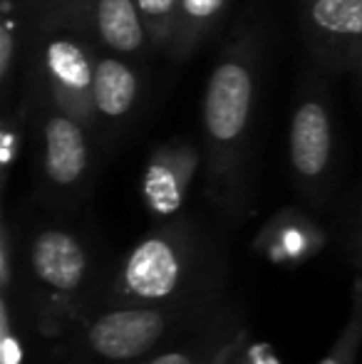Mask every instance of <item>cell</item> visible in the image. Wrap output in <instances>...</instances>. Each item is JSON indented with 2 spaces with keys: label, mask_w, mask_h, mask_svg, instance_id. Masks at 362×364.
Wrapping results in <instances>:
<instances>
[{
  "label": "cell",
  "mask_w": 362,
  "mask_h": 364,
  "mask_svg": "<svg viewBox=\"0 0 362 364\" xmlns=\"http://www.w3.org/2000/svg\"><path fill=\"white\" fill-rule=\"evenodd\" d=\"M33 5H35V18L82 25L87 30V13L92 0H33Z\"/></svg>",
  "instance_id": "cell-15"
},
{
  "label": "cell",
  "mask_w": 362,
  "mask_h": 364,
  "mask_svg": "<svg viewBox=\"0 0 362 364\" xmlns=\"http://www.w3.org/2000/svg\"><path fill=\"white\" fill-rule=\"evenodd\" d=\"M18 362H20V350L13 337H10L8 315L3 312V364H18Z\"/></svg>",
  "instance_id": "cell-16"
},
{
  "label": "cell",
  "mask_w": 362,
  "mask_h": 364,
  "mask_svg": "<svg viewBox=\"0 0 362 364\" xmlns=\"http://www.w3.org/2000/svg\"><path fill=\"white\" fill-rule=\"evenodd\" d=\"M142 90H144V80L129 60L97 48L95 90H92L97 129L107 127L117 132L122 124H127L139 107Z\"/></svg>",
  "instance_id": "cell-6"
},
{
  "label": "cell",
  "mask_w": 362,
  "mask_h": 364,
  "mask_svg": "<svg viewBox=\"0 0 362 364\" xmlns=\"http://www.w3.org/2000/svg\"><path fill=\"white\" fill-rule=\"evenodd\" d=\"M298 18L318 70L350 73L362 50V0H298Z\"/></svg>",
  "instance_id": "cell-4"
},
{
  "label": "cell",
  "mask_w": 362,
  "mask_h": 364,
  "mask_svg": "<svg viewBox=\"0 0 362 364\" xmlns=\"http://www.w3.org/2000/svg\"><path fill=\"white\" fill-rule=\"evenodd\" d=\"M164 332V317L156 310L134 307L102 315L90 330V345L107 360H134L156 345Z\"/></svg>",
  "instance_id": "cell-7"
},
{
  "label": "cell",
  "mask_w": 362,
  "mask_h": 364,
  "mask_svg": "<svg viewBox=\"0 0 362 364\" xmlns=\"http://www.w3.org/2000/svg\"><path fill=\"white\" fill-rule=\"evenodd\" d=\"M181 263L176 245L166 235H151L132 250L127 260L124 283L132 295L144 300H161L179 285Z\"/></svg>",
  "instance_id": "cell-9"
},
{
  "label": "cell",
  "mask_w": 362,
  "mask_h": 364,
  "mask_svg": "<svg viewBox=\"0 0 362 364\" xmlns=\"http://www.w3.org/2000/svg\"><path fill=\"white\" fill-rule=\"evenodd\" d=\"M318 364H350V350L345 347V342L340 347H335L333 352H330L328 357H325L323 362H318Z\"/></svg>",
  "instance_id": "cell-17"
},
{
  "label": "cell",
  "mask_w": 362,
  "mask_h": 364,
  "mask_svg": "<svg viewBox=\"0 0 362 364\" xmlns=\"http://www.w3.org/2000/svg\"><path fill=\"white\" fill-rule=\"evenodd\" d=\"M33 28V0H3V20H0V87H3L5 107H8L10 90H13L20 55H23L25 48H30Z\"/></svg>",
  "instance_id": "cell-12"
},
{
  "label": "cell",
  "mask_w": 362,
  "mask_h": 364,
  "mask_svg": "<svg viewBox=\"0 0 362 364\" xmlns=\"http://www.w3.org/2000/svg\"><path fill=\"white\" fill-rule=\"evenodd\" d=\"M149 364H193V362L186 355H181V352H166V355H159Z\"/></svg>",
  "instance_id": "cell-18"
},
{
  "label": "cell",
  "mask_w": 362,
  "mask_h": 364,
  "mask_svg": "<svg viewBox=\"0 0 362 364\" xmlns=\"http://www.w3.org/2000/svg\"><path fill=\"white\" fill-rule=\"evenodd\" d=\"M198 166V149L186 139H171L151 154L144 173V193L156 211H171Z\"/></svg>",
  "instance_id": "cell-10"
},
{
  "label": "cell",
  "mask_w": 362,
  "mask_h": 364,
  "mask_svg": "<svg viewBox=\"0 0 362 364\" xmlns=\"http://www.w3.org/2000/svg\"><path fill=\"white\" fill-rule=\"evenodd\" d=\"M30 90L35 95V112H38L40 119L45 178L55 188L80 186L90 168V127L75 119L65 109H60L53 100H48L33 85H30Z\"/></svg>",
  "instance_id": "cell-5"
},
{
  "label": "cell",
  "mask_w": 362,
  "mask_h": 364,
  "mask_svg": "<svg viewBox=\"0 0 362 364\" xmlns=\"http://www.w3.org/2000/svg\"><path fill=\"white\" fill-rule=\"evenodd\" d=\"M33 268L38 278L50 288H78L85 278V268H87L82 243L68 230H43L33 243Z\"/></svg>",
  "instance_id": "cell-11"
},
{
  "label": "cell",
  "mask_w": 362,
  "mask_h": 364,
  "mask_svg": "<svg viewBox=\"0 0 362 364\" xmlns=\"http://www.w3.org/2000/svg\"><path fill=\"white\" fill-rule=\"evenodd\" d=\"M263 38L246 23L226 40L203 87L201 132L208 183L218 196L236 193L258 109Z\"/></svg>",
  "instance_id": "cell-1"
},
{
  "label": "cell",
  "mask_w": 362,
  "mask_h": 364,
  "mask_svg": "<svg viewBox=\"0 0 362 364\" xmlns=\"http://www.w3.org/2000/svg\"><path fill=\"white\" fill-rule=\"evenodd\" d=\"M353 77H355V82H358V90H360V95H362V50H360V55H358V60H355V65H353Z\"/></svg>",
  "instance_id": "cell-19"
},
{
  "label": "cell",
  "mask_w": 362,
  "mask_h": 364,
  "mask_svg": "<svg viewBox=\"0 0 362 364\" xmlns=\"http://www.w3.org/2000/svg\"><path fill=\"white\" fill-rule=\"evenodd\" d=\"M87 33L97 48L127 60L144 58L154 50L137 0H92Z\"/></svg>",
  "instance_id": "cell-8"
},
{
  "label": "cell",
  "mask_w": 362,
  "mask_h": 364,
  "mask_svg": "<svg viewBox=\"0 0 362 364\" xmlns=\"http://www.w3.org/2000/svg\"><path fill=\"white\" fill-rule=\"evenodd\" d=\"M28 63L30 85L92 129L97 45L87 30L82 25L35 18Z\"/></svg>",
  "instance_id": "cell-2"
},
{
  "label": "cell",
  "mask_w": 362,
  "mask_h": 364,
  "mask_svg": "<svg viewBox=\"0 0 362 364\" xmlns=\"http://www.w3.org/2000/svg\"><path fill=\"white\" fill-rule=\"evenodd\" d=\"M288 156L303 186L318 188L325 183L335 159V119L328 92L313 80H305L290 112Z\"/></svg>",
  "instance_id": "cell-3"
},
{
  "label": "cell",
  "mask_w": 362,
  "mask_h": 364,
  "mask_svg": "<svg viewBox=\"0 0 362 364\" xmlns=\"http://www.w3.org/2000/svg\"><path fill=\"white\" fill-rule=\"evenodd\" d=\"M144 25L149 30V38L154 50L166 53L174 38L176 13H179V0H137Z\"/></svg>",
  "instance_id": "cell-14"
},
{
  "label": "cell",
  "mask_w": 362,
  "mask_h": 364,
  "mask_svg": "<svg viewBox=\"0 0 362 364\" xmlns=\"http://www.w3.org/2000/svg\"><path fill=\"white\" fill-rule=\"evenodd\" d=\"M231 0H179L176 28L166 50L174 63L188 60L226 15Z\"/></svg>",
  "instance_id": "cell-13"
}]
</instances>
